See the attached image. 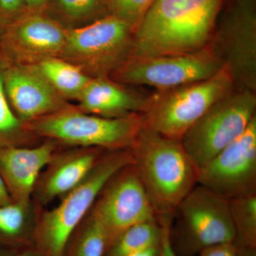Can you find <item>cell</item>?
Segmentation results:
<instances>
[{"label":"cell","mask_w":256,"mask_h":256,"mask_svg":"<svg viewBox=\"0 0 256 256\" xmlns=\"http://www.w3.org/2000/svg\"><path fill=\"white\" fill-rule=\"evenodd\" d=\"M42 208L33 201L24 205H0V245L22 250L34 246L38 214Z\"/></svg>","instance_id":"ac0fdd59"},{"label":"cell","mask_w":256,"mask_h":256,"mask_svg":"<svg viewBox=\"0 0 256 256\" xmlns=\"http://www.w3.org/2000/svg\"><path fill=\"white\" fill-rule=\"evenodd\" d=\"M224 2L154 0L134 32L131 56L186 54L203 50L210 44Z\"/></svg>","instance_id":"6da1fadb"},{"label":"cell","mask_w":256,"mask_h":256,"mask_svg":"<svg viewBox=\"0 0 256 256\" xmlns=\"http://www.w3.org/2000/svg\"><path fill=\"white\" fill-rule=\"evenodd\" d=\"M236 252L235 242H224L206 248L196 256H236Z\"/></svg>","instance_id":"83f0119b"},{"label":"cell","mask_w":256,"mask_h":256,"mask_svg":"<svg viewBox=\"0 0 256 256\" xmlns=\"http://www.w3.org/2000/svg\"><path fill=\"white\" fill-rule=\"evenodd\" d=\"M210 46L234 88L256 92V0H233L217 21Z\"/></svg>","instance_id":"9c48e42d"},{"label":"cell","mask_w":256,"mask_h":256,"mask_svg":"<svg viewBox=\"0 0 256 256\" xmlns=\"http://www.w3.org/2000/svg\"><path fill=\"white\" fill-rule=\"evenodd\" d=\"M89 212L105 230L108 246L130 227L158 220L132 164L124 166L108 180Z\"/></svg>","instance_id":"8fae6325"},{"label":"cell","mask_w":256,"mask_h":256,"mask_svg":"<svg viewBox=\"0 0 256 256\" xmlns=\"http://www.w3.org/2000/svg\"><path fill=\"white\" fill-rule=\"evenodd\" d=\"M42 13L66 30L82 28L109 15L108 0H48Z\"/></svg>","instance_id":"d6986e66"},{"label":"cell","mask_w":256,"mask_h":256,"mask_svg":"<svg viewBox=\"0 0 256 256\" xmlns=\"http://www.w3.org/2000/svg\"><path fill=\"white\" fill-rule=\"evenodd\" d=\"M222 67L208 44L186 54L130 57L110 78L120 84L146 86L162 92L210 78Z\"/></svg>","instance_id":"30bf717a"},{"label":"cell","mask_w":256,"mask_h":256,"mask_svg":"<svg viewBox=\"0 0 256 256\" xmlns=\"http://www.w3.org/2000/svg\"><path fill=\"white\" fill-rule=\"evenodd\" d=\"M228 204L235 229L236 245L256 248V194L232 198Z\"/></svg>","instance_id":"cb8c5ba5"},{"label":"cell","mask_w":256,"mask_h":256,"mask_svg":"<svg viewBox=\"0 0 256 256\" xmlns=\"http://www.w3.org/2000/svg\"><path fill=\"white\" fill-rule=\"evenodd\" d=\"M8 23V22L0 15V36H1L3 31H4V28H6Z\"/></svg>","instance_id":"e575fe53"},{"label":"cell","mask_w":256,"mask_h":256,"mask_svg":"<svg viewBox=\"0 0 256 256\" xmlns=\"http://www.w3.org/2000/svg\"><path fill=\"white\" fill-rule=\"evenodd\" d=\"M154 0H108L109 15L119 18L136 32Z\"/></svg>","instance_id":"d4e9b609"},{"label":"cell","mask_w":256,"mask_h":256,"mask_svg":"<svg viewBox=\"0 0 256 256\" xmlns=\"http://www.w3.org/2000/svg\"><path fill=\"white\" fill-rule=\"evenodd\" d=\"M236 256H256V248L237 246Z\"/></svg>","instance_id":"1f68e13d"},{"label":"cell","mask_w":256,"mask_h":256,"mask_svg":"<svg viewBox=\"0 0 256 256\" xmlns=\"http://www.w3.org/2000/svg\"><path fill=\"white\" fill-rule=\"evenodd\" d=\"M130 256H160V245L146 249Z\"/></svg>","instance_id":"d6a6232c"},{"label":"cell","mask_w":256,"mask_h":256,"mask_svg":"<svg viewBox=\"0 0 256 256\" xmlns=\"http://www.w3.org/2000/svg\"><path fill=\"white\" fill-rule=\"evenodd\" d=\"M66 38V30L44 13L24 12L0 36V56L6 64L37 65L60 57Z\"/></svg>","instance_id":"4fadbf2b"},{"label":"cell","mask_w":256,"mask_h":256,"mask_svg":"<svg viewBox=\"0 0 256 256\" xmlns=\"http://www.w3.org/2000/svg\"><path fill=\"white\" fill-rule=\"evenodd\" d=\"M60 146L42 170L32 194V201L45 208L82 182L106 150L96 148Z\"/></svg>","instance_id":"9a60e30c"},{"label":"cell","mask_w":256,"mask_h":256,"mask_svg":"<svg viewBox=\"0 0 256 256\" xmlns=\"http://www.w3.org/2000/svg\"><path fill=\"white\" fill-rule=\"evenodd\" d=\"M5 92L13 112L24 124L66 107V100L50 85L36 65L6 64Z\"/></svg>","instance_id":"5bb4252c"},{"label":"cell","mask_w":256,"mask_h":256,"mask_svg":"<svg viewBox=\"0 0 256 256\" xmlns=\"http://www.w3.org/2000/svg\"><path fill=\"white\" fill-rule=\"evenodd\" d=\"M134 31L111 15L82 28L66 30L60 58L90 78L110 77L132 56Z\"/></svg>","instance_id":"ba28073f"},{"label":"cell","mask_w":256,"mask_h":256,"mask_svg":"<svg viewBox=\"0 0 256 256\" xmlns=\"http://www.w3.org/2000/svg\"><path fill=\"white\" fill-rule=\"evenodd\" d=\"M14 256H44L34 246L25 248L18 250Z\"/></svg>","instance_id":"4dcf8cb0"},{"label":"cell","mask_w":256,"mask_h":256,"mask_svg":"<svg viewBox=\"0 0 256 256\" xmlns=\"http://www.w3.org/2000/svg\"><path fill=\"white\" fill-rule=\"evenodd\" d=\"M149 96L141 95L110 77L92 78L78 99V108L86 114L117 118L143 114Z\"/></svg>","instance_id":"e0dca14e"},{"label":"cell","mask_w":256,"mask_h":256,"mask_svg":"<svg viewBox=\"0 0 256 256\" xmlns=\"http://www.w3.org/2000/svg\"><path fill=\"white\" fill-rule=\"evenodd\" d=\"M108 244L105 230L88 212L74 232L64 256H104Z\"/></svg>","instance_id":"603a6c76"},{"label":"cell","mask_w":256,"mask_h":256,"mask_svg":"<svg viewBox=\"0 0 256 256\" xmlns=\"http://www.w3.org/2000/svg\"><path fill=\"white\" fill-rule=\"evenodd\" d=\"M197 184L227 201L256 194V117L240 138L198 170Z\"/></svg>","instance_id":"7c38bea8"},{"label":"cell","mask_w":256,"mask_h":256,"mask_svg":"<svg viewBox=\"0 0 256 256\" xmlns=\"http://www.w3.org/2000/svg\"><path fill=\"white\" fill-rule=\"evenodd\" d=\"M161 228V240L160 244V256H178L173 250L170 242V226L172 216L158 217Z\"/></svg>","instance_id":"484cf974"},{"label":"cell","mask_w":256,"mask_h":256,"mask_svg":"<svg viewBox=\"0 0 256 256\" xmlns=\"http://www.w3.org/2000/svg\"><path fill=\"white\" fill-rule=\"evenodd\" d=\"M60 146L44 140L33 146L0 148V174L13 202L31 203L37 178Z\"/></svg>","instance_id":"2e32d148"},{"label":"cell","mask_w":256,"mask_h":256,"mask_svg":"<svg viewBox=\"0 0 256 256\" xmlns=\"http://www.w3.org/2000/svg\"><path fill=\"white\" fill-rule=\"evenodd\" d=\"M2 176L0 174V205H8L13 203Z\"/></svg>","instance_id":"f546056e"},{"label":"cell","mask_w":256,"mask_h":256,"mask_svg":"<svg viewBox=\"0 0 256 256\" xmlns=\"http://www.w3.org/2000/svg\"><path fill=\"white\" fill-rule=\"evenodd\" d=\"M28 0H0V15L8 22L26 11Z\"/></svg>","instance_id":"4316f807"},{"label":"cell","mask_w":256,"mask_h":256,"mask_svg":"<svg viewBox=\"0 0 256 256\" xmlns=\"http://www.w3.org/2000/svg\"><path fill=\"white\" fill-rule=\"evenodd\" d=\"M234 89L232 76L223 66L210 78L156 92L149 96L143 112L144 126L180 140L215 102Z\"/></svg>","instance_id":"5b68a950"},{"label":"cell","mask_w":256,"mask_h":256,"mask_svg":"<svg viewBox=\"0 0 256 256\" xmlns=\"http://www.w3.org/2000/svg\"><path fill=\"white\" fill-rule=\"evenodd\" d=\"M132 162L130 149L106 151L82 182L60 198L58 206L40 210L34 246L44 256H64L74 232L106 183Z\"/></svg>","instance_id":"3957f363"},{"label":"cell","mask_w":256,"mask_h":256,"mask_svg":"<svg viewBox=\"0 0 256 256\" xmlns=\"http://www.w3.org/2000/svg\"><path fill=\"white\" fill-rule=\"evenodd\" d=\"M20 250L0 245V256H14Z\"/></svg>","instance_id":"836d02e7"},{"label":"cell","mask_w":256,"mask_h":256,"mask_svg":"<svg viewBox=\"0 0 256 256\" xmlns=\"http://www.w3.org/2000/svg\"><path fill=\"white\" fill-rule=\"evenodd\" d=\"M170 236L178 256H196L206 248L235 242L228 201L197 184L175 210Z\"/></svg>","instance_id":"8992f818"},{"label":"cell","mask_w":256,"mask_h":256,"mask_svg":"<svg viewBox=\"0 0 256 256\" xmlns=\"http://www.w3.org/2000/svg\"><path fill=\"white\" fill-rule=\"evenodd\" d=\"M256 110V92L234 88L186 131L180 141L197 170L245 132Z\"/></svg>","instance_id":"52a82bcc"},{"label":"cell","mask_w":256,"mask_h":256,"mask_svg":"<svg viewBox=\"0 0 256 256\" xmlns=\"http://www.w3.org/2000/svg\"><path fill=\"white\" fill-rule=\"evenodd\" d=\"M36 66L66 100H78L92 78L78 66L60 57L46 58Z\"/></svg>","instance_id":"ffe728a7"},{"label":"cell","mask_w":256,"mask_h":256,"mask_svg":"<svg viewBox=\"0 0 256 256\" xmlns=\"http://www.w3.org/2000/svg\"><path fill=\"white\" fill-rule=\"evenodd\" d=\"M130 149L156 218L172 216L198 178V170L181 141L144 126Z\"/></svg>","instance_id":"7a4b0ae2"},{"label":"cell","mask_w":256,"mask_h":256,"mask_svg":"<svg viewBox=\"0 0 256 256\" xmlns=\"http://www.w3.org/2000/svg\"><path fill=\"white\" fill-rule=\"evenodd\" d=\"M48 0H28L26 11L30 12H42Z\"/></svg>","instance_id":"f1b7e54d"},{"label":"cell","mask_w":256,"mask_h":256,"mask_svg":"<svg viewBox=\"0 0 256 256\" xmlns=\"http://www.w3.org/2000/svg\"><path fill=\"white\" fill-rule=\"evenodd\" d=\"M161 240V228L158 220L130 227L108 246L104 256H130L158 246Z\"/></svg>","instance_id":"44dd1931"},{"label":"cell","mask_w":256,"mask_h":256,"mask_svg":"<svg viewBox=\"0 0 256 256\" xmlns=\"http://www.w3.org/2000/svg\"><path fill=\"white\" fill-rule=\"evenodd\" d=\"M144 126L142 114L109 118L68 105L26 124V128L38 139L50 140L62 146L117 151L130 149Z\"/></svg>","instance_id":"277c9868"},{"label":"cell","mask_w":256,"mask_h":256,"mask_svg":"<svg viewBox=\"0 0 256 256\" xmlns=\"http://www.w3.org/2000/svg\"><path fill=\"white\" fill-rule=\"evenodd\" d=\"M6 63L0 56V148L36 146L38 138L28 130L13 112L5 92L4 72Z\"/></svg>","instance_id":"7402d4cb"}]
</instances>
